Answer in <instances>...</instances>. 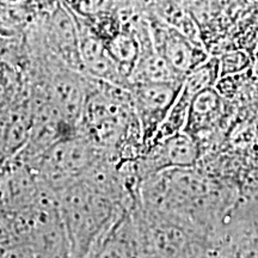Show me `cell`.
Masks as SVG:
<instances>
[{
	"label": "cell",
	"instance_id": "6da1fadb",
	"mask_svg": "<svg viewBox=\"0 0 258 258\" xmlns=\"http://www.w3.org/2000/svg\"><path fill=\"white\" fill-rule=\"evenodd\" d=\"M71 256H90L121 213L129 208L79 178L55 191Z\"/></svg>",
	"mask_w": 258,
	"mask_h": 258
},
{
	"label": "cell",
	"instance_id": "7a4b0ae2",
	"mask_svg": "<svg viewBox=\"0 0 258 258\" xmlns=\"http://www.w3.org/2000/svg\"><path fill=\"white\" fill-rule=\"evenodd\" d=\"M105 151L79 132L60 139L25 161L37 178L54 192L79 179Z\"/></svg>",
	"mask_w": 258,
	"mask_h": 258
},
{
	"label": "cell",
	"instance_id": "3957f363",
	"mask_svg": "<svg viewBox=\"0 0 258 258\" xmlns=\"http://www.w3.org/2000/svg\"><path fill=\"white\" fill-rule=\"evenodd\" d=\"M183 82L131 83L132 104L140 127L141 143L148 147L179 95Z\"/></svg>",
	"mask_w": 258,
	"mask_h": 258
},
{
	"label": "cell",
	"instance_id": "277c9868",
	"mask_svg": "<svg viewBox=\"0 0 258 258\" xmlns=\"http://www.w3.org/2000/svg\"><path fill=\"white\" fill-rule=\"evenodd\" d=\"M147 23L154 49L182 79L208 59L201 43L176 27L158 18L150 19Z\"/></svg>",
	"mask_w": 258,
	"mask_h": 258
},
{
	"label": "cell",
	"instance_id": "5b68a950",
	"mask_svg": "<svg viewBox=\"0 0 258 258\" xmlns=\"http://www.w3.org/2000/svg\"><path fill=\"white\" fill-rule=\"evenodd\" d=\"M224 110V99L214 86L201 90L192 96L190 102L184 131L194 138L211 131L222 118Z\"/></svg>",
	"mask_w": 258,
	"mask_h": 258
},
{
	"label": "cell",
	"instance_id": "8992f818",
	"mask_svg": "<svg viewBox=\"0 0 258 258\" xmlns=\"http://www.w3.org/2000/svg\"><path fill=\"white\" fill-rule=\"evenodd\" d=\"M105 43L111 56L120 67L121 72L128 79L129 74L137 63L140 51V43L133 24H129L128 28H121Z\"/></svg>",
	"mask_w": 258,
	"mask_h": 258
},
{
	"label": "cell",
	"instance_id": "52a82bcc",
	"mask_svg": "<svg viewBox=\"0 0 258 258\" xmlns=\"http://www.w3.org/2000/svg\"><path fill=\"white\" fill-rule=\"evenodd\" d=\"M16 38H9L0 32V62L5 59Z\"/></svg>",
	"mask_w": 258,
	"mask_h": 258
},
{
	"label": "cell",
	"instance_id": "ba28073f",
	"mask_svg": "<svg viewBox=\"0 0 258 258\" xmlns=\"http://www.w3.org/2000/svg\"><path fill=\"white\" fill-rule=\"evenodd\" d=\"M16 2H19V0H0V6L10 4V3H16Z\"/></svg>",
	"mask_w": 258,
	"mask_h": 258
}]
</instances>
